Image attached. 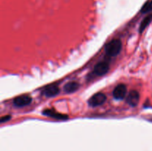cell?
<instances>
[{"instance_id":"1","label":"cell","mask_w":152,"mask_h":151,"mask_svg":"<svg viewBox=\"0 0 152 151\" xmlns=\"http://www.w3.org/2000/svg\"><path fill=\"white\" fill-rule=\"evenodd\" d=\"M122 50V42L120 39H113L105 47L106 54L109 56H116Z\"/></svg>"},{"instance_id":"2","label":"cell","mask_w":152,"mask_h":151,"mask_svg":"<svg viewBox=\"0 0 152 151\" xmlns=\"http://www.w3.org/2000/svg\"><path fill=\"white\" fill-rule=\"evenodd\" d=\"M106 101V96L102 93H98L94 95L88 100V105L91 107H98L103 105Z\"/></svg>"},{"instance_id":"3","label":"cell","mask_w":152,"mask_h":151,"mask_svg":"<svg viewBox=\"0 0 152 151\" xmlns=\"http://www.w3.org/2000/svg\"><path fill=\"white\" fill-rule=\"evenodd\" d=\"M31 102H32V98L31 96L28 95H22V96H19L13 99V105L18 107H22L30 105Z\"/></svg>"},{"instance_id":"4","label":"cell","mask_w":152,"mask_h":151,"mask_svg":"<svg viewBox=\"0 0 152 151\" xmlns=\"http://www.w3.org/2000/svg\"><path fill=\"white\" fill-rule=\"evenodd\" d=\"M126 93H127L126 86L123 84H120L114 88V91H113V96L114 97V99L122 100L125 98Z\"/></svg>"},{"instance_id":"5","label":"cell","mask_w":152,"mask_h":151,"mask_svg":"<svg viewBox=\"0 0 152 151\" xmlns=\"http://www.w3.org/2000/svg\"><path fill=\"white\" fill-rule=\"evenodd\" d=\"M109 70V64L108 62L103 61V62H100L96 65L94 67V73L97 76H103Z\"/></svg>"},{"instance_id":"6","label":"cell","mask_w":152,"mask_h":151,"mask_svg":"<svg viewBox=\"0 0 152 151\" xmlns=\"http://www.w3.org/2000/svg\"><path fill=\"white\" fill-rule=\"evenodd\" d=\"M126 102L130 106L136 107L140 102V94L137 90H132L126 98Z\"/></svg>"},{"instance_id":"7","label":"cell","mask_w":152,"mask_h":151,"mask_svg":"<svg viewBox=\"0 0 152 151\" xmlns=\"http://www.w3.org/2000/svg\"><path fill=\"white\" fill-rule=\"evenodd\" d=\"M59 91V89L58 87V86L53 84V85H50L48 87H45V90H43L42 93L45 96H48V97H52V96H54L56 95H57Z\"/></svg>"},{"instance_id":"8","label":"cell","mask_w":152,"mask_h":151,"mask_svg":"<svg viewBox=\"0 0 152 151\" xmlns=\"http://www.w3.org/2000/svg\"><path fill=\"white\" fill-rule=\"evenodd\" d=\"M43 114L47 116H50L51 118H57V119H65V118H68V115H63V114L59 113L56 112L54 110H52L48 109L45 110L43 111Z\"/></svg>"},{"instance_id":"9","label":"cell","mask_w":152,"mask_h":151,"mask_svg":"<svg viewBox=\"0 0 152 151\" xmlns=\"http://www.w3.org/2000/svg\"><path fill=\"white\" fill-rule=\"evenodd\" d=\"M80 84L77 81H70L64 86V90L67 93H72L79 89Z\"/></svg>"},{"instance_id":"10","label":"cell","mask_w":152,"mask_h":151,"mask_svg":"<svg viewBox=\"0 0 152 151\" xmlns=\"http://www.w3.org/2000/svg\"><path fill=\"white\" fill-rule=\"evenodd\" d=\"M152 22V13L148 15L147 16H145L143 20L141 22L140 25V33H142V31H144V30L147 28L148 25Z\"/></svg>"},{"instance_id":"11","label":"cell","mask_w":152,"mask_h":151,"mask_svg":"<svg viewBox=\"0 0 152 151\" xmlns=\"http://www.w3.org/2000/svg\"><path fill=\"white\" fill-rule=\"evenodd\" d=\"M152 10V0L148 1L142 6V9H141V12L142 13H146L148 12H151Z\"/></svg>"},{"instance_id":"12","label":"cell","mask_w":152,"mask_h":151,"mask_svg":"<svg viewBox=\"0 0 152 151\" xmlns=\"http://www.w3.org/2000/svg\"><path fill=\"white\" fill-rule=\"evenodd\" d=\"M10 115H4V116H2L1 118V122L3 123L4 122V121H8V120H10Z\"/></svg>"}]
</instances>
